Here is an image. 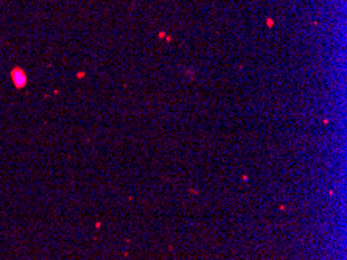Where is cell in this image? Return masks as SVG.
Returning a JSON list of instances; mask_svg holds the SVG:
<instances>
[{"label": "cell", "instance_id": "cell-1", "mask_svg": "<svg viewBox=\"0 0 347 260\" xmlns=\"http://www.w3.org/2000/svg\"><path fill=\"white\" fill-rule=\"evenodd\" d=\"M10 77H11V81L16 89H24L26 86L28 78H26V73L22 67H12L10 72Z\"/></svg>", "mask_w": 347, "mask_h": 260}, {"label": "cell", "instance_id": "cell-4", "mask_svg": "<svg viewBox=\"0 0 347 260\" xmlns=\"http://www.w3.org/2000/svg\"><path fill=\"white\" fill-rule=\"evenodd\" d=\"M84 75H86V72H78V73H76V77H78V78H83Z\"/></svg>", "mask_w": 347, "mask_h": 260}, {"label": "cell", "instance_id": "cell-6", "mask_svg": "<svg viewBox=\"0 0 347 260\" xmlns=\"http://www.w3.org/2000/svg\"><path fill=\"white\" fill-rule=\"evenodd\" d=\"M159 38H165V31H160L159 33Z\"/></svg>", "mask_w": 347, "mask_h": 260}, {"label": "cell", "instance_id": "cell-2", "mask_svg": "<svg viewBox=\"0 0 347 260\" xmlns=\"http://www.w3.org/2000/svg\"><path fill=\"white\" fill-rule=\"evenodd\" d=\"M266 25H268V27H273V25H274L273 19H268V20H266Z\"/></svg>", "mask_w": 347, "mask_h": 260}, {"label": "cell", "instance_id": "cell-3", "mask_svg": "<svg viewBox=\"0 0 347 260\" xmlns=\"http://www.w3.org/2000/svg\"><path fill=\"white\" fill-rule=\"evenodd\" d=\"M185 75H187V77H188V75H190V78L193 80V72H192V70H185Z\"/></svg>", "mask_w": 347, "mask_h": 260}, {"label": "cell", "instance_id": "cell-5", "mask_svg": "<svg viewBox=\"0 0 347 260\" xmlns=\"http://www.w3.org/2000/svg\"><path fill=\"white\" fill-rule=\"evenodd\" d=\"M190 193H193V195H196V193H198V190H195V189H190Z\"/></svg>", "mask_w": 347, "mask_h": 260}]
</instances>
